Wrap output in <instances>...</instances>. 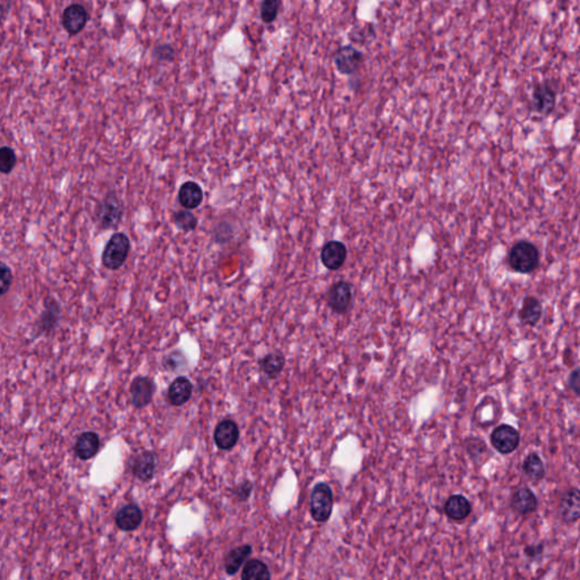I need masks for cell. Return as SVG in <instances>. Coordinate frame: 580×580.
<instances>
[{
    "instance_id": "28",
    "label": "cell",
    "mask_w": 580,
    "mask_h": 580,
    "mask_svg": "<svg viewBox=\"0 0 580 580\" xmlns=\"http://www.w3.org/2000/svg\"><path fill=\"white\" fill-rule=\"evenodd\" d=\"M162 365H164L165 370H167V371L169 372L181 371V370H185V368H186V357H185L184 354L179 352V350H175V352L170 353V354L167 355V356L164 358Z\"/></svg>"
},
{
    "instance_id": "25",
    "label": "cell",
    "mask_w": 580,
    "mask_h": 580,
    "mask_svg": "<svg viewBox=\"0 0 580 580\" xmlns=\"http://www.w3.org/2000/svg\"><path fill=\"white\" fill-rule=\"evenodd\" d=\"M260 366L267 377L276 379L284 370V355L280 353H271V354L265 355V357L260 361Z\"/></svg>"
},
{
    "instance_id": "29",
    "label": "cell",
    "mask_w": 580,
    "mask_h": 580,
    "mask_svg": "<svg viewBox=\"0 0 580 580\" xmlns=\"http://www.w3.org/2000/svg\"><path fill=\"white\" fill-rule=\"evenodd\" d=\"M16 153L10 146H3L0 148V171L3 175H8L13 171L16 166Z\"/></svg>"
},
{
    "instance_id": "17",
    "label": "cell",
    "mask_w": 580,
    "mask_h": 580,
    "mask_svg": "<svg viewBox=\"0 0 580 580\" xmlns=\"http://www.w3.org/2000/svg\"><path fill=\"white\" fill-rule=\"evenodd\" d=\"M143 520V513L141 508L136 504H127L117 513L116 526L123 532H133L135 531Z\"/></svg>"
},
{
    "instance_id": "18",
    "label": "cell",
    "mask_w": 580,
    "mask_h": 580,
    "mask_svg": "<svg viewBox=\"0 0 580 580\" xmlns=\"http://www.w3.org/2000/svg\"><path fill=\"white\" fill-rule=\"evenodd\" d=\"M203 190L195 181H186L178 192V201L187 210L197 209L203 202Z\"/></svg>"
},
{
    "instance_id": "34",
    "label": "cell",
    "mask_w": 580,
    "mask_h": 580,
    "mask_svg": "<svg viewBox=\"0 0 580 580\" xmlns=\"http://www.w3.org/2000/svg\"><path fill=\"white\" fill-rule=\"evenodd\" d=\"M568 382L571 390L574 391L577 396H580V368L571 372Z\"/></svg>"
},
{
    "instance_id": "8",
    "label": "cell",
    "mask_w": 580,
    "mask_h": 580,
    "mask_svg": "<svg viewBox=\"0 0 580 580\" xmlns=\"http://www.w3.org/2000/svg\"><path fill=\"white\" fill-rule=\"evenodd\" d=\"M363 54L353 45H345L335 52V67L342 74H354L363 63Z\"/></svg>"
},
{
    "instance_id": "6",
    "label": "cell",
    "mask_w": 580,
    "mask_h": 580,
    "mask_svg": "<svg viewBox=\"0 0 580 580\" xmlns=\"http://www.w3.org/2000/svg\"><path fill=\"white\" fill-rule=\"evenodd\" d=\"M89 21L87 10L80 3H71L64 10L62 24L69 36H76L83 31Z\"/></svg>"
},
{
    "instance_id": "9",
    "label": "cell",
    "mask_w": 580,
    "mask_h": 580,
    "mask_svg": "<svg viewBox=\"0 0 580 580\" xmlns=\"http://www.w3.org/2000/svg\"><path fill=\"white\" fill-rule=\"evenodd\" d=\"M559 516L566 524H572L580 519V490L571 487L564 492L559 502Z\"/></svg>"
},
{
    "instance_id": "7",
    "label": "cell",
    "mask_w": 580,
    "mask_h": 580,
    "mask_svg": "<svg viewBox=\"0 0 580 580\" xmlns=\"http://www.w3.org/2000/svg\"><path fill=\"white\" fill-rule=\"evenodd\" d=\"M131 398L132 405L136 410H142L151 403L155 392V384L151 379L146 377H137L131 384Z\"/></svg>"
},
{
    "instance_id": "26",
    "label": "cell",
    "mask_w": 580,
    "mask_h": 580,
    "mask_svg": "<svg viewBox=\"0 0 580 580\" xmlns=\"http://www.w3.org/2000/svg\"><path fill=\"white\" fill-rule=\"evenodd\" d=\"M522 471L533 480H541L545 476L543 461L537 454H529L522 462Z\"/></svg>"
},
{
    "instance_id": "27",
    "label": "cell",
    "mask_w": 580,
    "mask_h": 580,
    "mask_svg": "<svg viewBox=\"0 0 580 580\" xmlns=\"http://www.w3.org/2000/svg\"><path fill=\"white\" fill-rule=\"evenodd\" d=\"M172 221L178 228L184 232H193L197 229V223H199L197 216H194L190 210H183L175 213L172 216Z\"/></svg>"
},
{
    "instance_id": "32",
    "label": "cell",
    "mask_w": 580,
    "mask_h": 580,
    "mask_svg": "<svg viewBox=\"0 0 580 580\" xmlns=\"http://www.w3.org/2000/svg\"><path fill=\"white\" fill-rule=\"evenodd\" d=\"M155 56L160 62H172L175 50L170 45H160L155 49Z\"/></svg>"
},
{
    "instance_id": "1",
    "label": "cell",
    "mask_w": 580,
    "mask_h": 580,
    "mask_svg": "<svg viewBox=\"0 0 580 580\" xmlns=\"http://www.w3.org/2000/svg\"><path fill=\"white\" fill-rule=\"evenodd\" d=\"M508 263L518 274H532L539 267V249L533 243L520 241L510 249Z\"/></svg>"
},
{
    "instance_id": "14",
    "label": "cell",
    "mask_w": 580,
    "mask_h": 580,
    "mask_svg": "<svg viewBox=\"0 0 580 580\" xmlns=\"http://www.w3.org/2000/svg\"><path fill=\"white\" fill-rule=\"evenodd\" d=\"M100 449V438L99 435L92 431L81 433L75 442V455L81 460H90L97 456Z\"/></svg>"
},
{
    "instance_id": "3",
    "label": "cell",
    "mask_w": 580,
    "mask_h": 580,
    "mask_svg": "<svg viewBox=\"0 0 580 580\" xmlns=\"http://www.w3.org/2000/svg\"><path fill=\"white\" fill-rule=\"evenodd\" d=\"M333 509V493L326 483H317L311 493V516L316 522H326Z\"/></svg>"
},
{
    "instance_id": "21",
    "label": "cell",
    "mask_w": 580,
    "mask_h": 580,
    "mask_svg": "<svg viewBox=\"0 0 580 580\" xmlns=\"http://www.w3.org/2000/svg\"><path fill=\"white\" fill-rule=\"evenodd\" d=\"M519 319L524 324L535 326L543 315V307L541 302L533 296L526 297L522 302V306L519 310Z\"/></svg>"
},
{
    "instance_id": "10",
    "label": "cell",
    "mask_w": 580,
    "mask_h": 580,
    "mask_svg": "<svg viewBox=\"0 0 580 580\" xmlns=\"http://www.w3.org/2000/svg\"><path fill=\"white\" fill-rule=\"evenodd\" d=\"M213 438L220 450H232L239 440L238 425L232 419H223L216 426Z\"/></svg>"
},
{
    "instance_id": "15",
    "label": "cell",
    "mask_w": 580,
    "mask_h": 580,
    "mask_svg": "<svg viewBox=\"0 0 580 580\" xmlns=\"http://www.w3.org/2000/svg\"><path fill=\"white\" fill-rule=\"evenodd\" d=\"M328 303L332 310L344 313L348 310L352 303V288L345 281H339L330 288L328 293Z\"/></svg>"
},
{
    "instance_id": "4",
    "label": "cell",
    "mask_w": 580,
    "mask_h": 580,
    "mask_svg": "<svg viewBox=\"0 0 580 580\" xmlns=\"http://www.w3.org/2000/svg\"><path fill=\"white\" fill-rule=\"evenodd\" d=\"M124 214V207L122 201L115 194H108L104 200L98 207V223L102 229H115L118 227Z\"/></svg>"
},
{
    "instance_id": "13",
    "label": "cell",
    "mask_w": 580,
    "mask_h": 580,
    "mask_svg": "<svg viewBox=\"0 0 580 580\" xmlns=\"http://www.w3.org/2000/svg\"><path fill=\"white\" fill-rule=\"evenodd\" d=\"M157 457L151 451H143L136 455L131 464V471L137 480L148 482L155 476Z\"/></svg>"
},
{
    "instance_id": "23",
    "label": "cell",
    "mask_w": 580,
    "mask_h": 580,
    "mask_svg": "<svg viewBox=\"0 0 580 580\" xmlns=\"http://www.w3.org/2000/svg\"><path fill=\"white\" fill-rule=\"evenodd\" d=\"M252 551H253V548L249 544L241 545V546L232 548V551H229L228 555L225 558L226 574L229 576H234V575L237 574L244 562L251 555Z\"/></svg>"
},
{
    "instance_id": "16",
    "label": "cell",
    "mask_w": 580,
    "mask_h": 580,
    "mask_svg": "<svg viewBox=\"0 0 580 580\" xmlns=\"http://www.w3.org/2000/svg\"><path fill=\"white\" fill-rule=\"evenodd\" d=\"M193 394V384L187 377H178L168 388L167 398L170 405L183 406Z\"/></svg>"
},
{
    "instance_id": "31",
    "label": "cell",
    "mask_w": 580,
    "mask_h": 580,
    "mask_svg": "<svg viewBox=\"0 0 580 580\" xmlns=\"http://www.w3.org/2000/svg\"><path fill=\"white\" fill-rule=\"evenodd\" d=\"M0 279H1V295H6L7 291L10 290L12 282H13V272L12 269L8 265L3 262L1 263V269H0Z\"/></svg>"
},
{
    "instance_id": "20",
    "label": "cell",
    "mask_w": 580,
    "mask_h": 580,
    "mask_svg": "<svg viewBox=\"0 0 580 580\" xmlns=\"http://www.w3.org/2000/svg\"><path fill=\"white\" fill-rule=\"evenodd\" d=\"M471 513V504L467 498L461 494H455L449 498L445 503V513L447 517L455 520L461 522L467 518Z\"/></svg>"
},
{
    "instance_id": "11",
    "label": "cell",
    "mask_w": 580,
    "mask_h": 580,
    "mask_svg": "<svg viewBox=\"0 0 580 580\" xmlns=\"http://www.w3.org/2000/svg\"><path fill=\"white\" fill-rule=\"evenodd\" d=\"M60 305L58 302L48 297L45 302V309L40 316L39 321L36 323V337H40L42 335H49L56 329V326L58 324L59 319H60Z\"/></svg>"
},
{
    "instance_id": "19",
    "label": "cell",
    "mask_w": 580,
    "mask_h": 580,
    "mask_svg": "<svg viewBox=\"0 0 580 580\" xmlns=\"http://www.w3.org/2000/svg\"><path fill=\"white\" fill-rule=\"evenodd\" d=\"M511 506L516 513L520 515H528L537 509L539 501L535 493L528 487H522L513 493Z\"/></svg>"
},
{
    "instance_id": "30",
    "label": "cell",
    "mask_w": 580,
    "mask_h": 580,
    "mask_svg": "<svg viewBox=\"0 0 580 580\" xmlns=\"http://www.w3.org/2000/svg\"><path fill=\"white\" fill-rule=\"evenodd\" d=\"M280 3L277 0H265L261 3V19L265 23H272L277 19Z\"/></svg>"
},
{
    "instance_id": "24",
    "label": "cell",
    "mask_w": 580,
    "mask_h": 580,
    "mask_svg": "<svg viewBox=\"0 0 580 580\" xmlns=\"http://www.w3.org/2000/svg\"><path fill=\"white\" fill-rule=\"evenodd\" d=\"M242 580H271L268 566L258 559L247 561L243 568Z\"/></svg>"
},
{
    "instance_id": "12",
    "label": "cell",
    "mask_w": 580,
    "mask_h": 580,
    "mask_svg": "<svg viewBox=\"0 0 580 580\" xmlns=\"http://www.w3.org/2000/svg\"><path fill=\"white\" fill-rule=\"evenodd\" d=\"M347 258V247L338 241L326 243L321 251V261L329 270L335 271L342 268Z\"/></svg>"
},
{
    "instance_id": "5",
    "label": "cell",
    "mask_w": 580,
    "mask_h": 580,
    "mask_svg": "<svg viewBox=\"0 0 580 580\" xmlns=\"http://www.w3.org/2000/svg\"><path fill=\"white\" fill-rule=\"evenodd\" d=\"M491 443L500 454L509 455L518 448L520 434L513 426L502 424L495 427L491 434Z\"/></svg>"
},
{
    "instance_id": "35",
    "label": "cell",
    "mask_w": 580,
    "mask_h": 580,
    "mask_svg": "<svg viewBox=\"0 0 580 580\" xmlns=\"http://www.w3.org/2000/svg\"><path fill=\"white\" fill-rule=\"evenodd\" d=\"M543 553V545H528L525 548V555L531 559H536Z\"/></svg>"
},
{
    "instance_id": "22",
    "label": "cell",
    "mask_w": 580,
    "mask_h": 580,
    "mask_svg": "<svg viewBox=\"0 0 580 580\" xmlns=\"http://www.w3.org/2000/svg\"><path fill=\"white\" fill-rule=\"evenodd\" d=\"M555 99H557L555 91L546 84L539 85L533 93V100H534L535 109L539 113H544V115H548V113H551L552 110L555 109Z\"/></svg>"
},
{
    "instance_id": "33",
    "label": "cell",
    "mask_w": 580,
    "mask_h": 580,
    "mask_svg": "<svg viewBox=\"0 0 580 580\" xmlns=\"http://www.w3.org/2000/svg\"><path fill=\"white\" fill-rule=\"evenodd\" d=\"M252 490H253V484L249 480H245L239 484L238 487H236L234 493L239 501H246L251 495Z\"/></svg>"
},
{
    "instance_id": "2",
    "label": "cell",
    "mask_w": 580,
    "mask_h": 580,
    "mask_svg": "<svg viewBox=\"0 0 580 580\" xmlns=\"http://www.w3.org/2000/svg\"><path fill=\"white\" fill-rule=\"evenodd\" d=\"M131 251V241L124 232H116L110 237L102 253V265L108 270H118L123 267Z\"/></svg>"
}]
</instances>
